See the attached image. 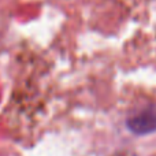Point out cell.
<instances>
[{"label":"cell","instance_id":"obj_1","mask_svg":"<svg viewBox=\"0 0 156 156\" xmlns=\"http://www.w3.org/2000/svg\"><path fill=\"white\" fill-rule=\"evenodd\" d=\"M127 129L138 136L156 132V103L147 105L126 121Z\"/></svg>","mask_w":156,"mask_h":156}]
</instances>
